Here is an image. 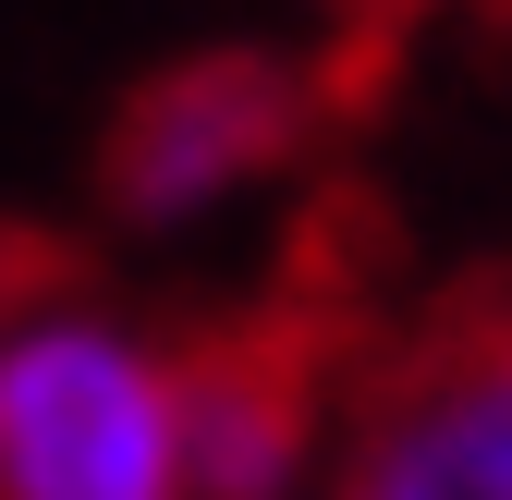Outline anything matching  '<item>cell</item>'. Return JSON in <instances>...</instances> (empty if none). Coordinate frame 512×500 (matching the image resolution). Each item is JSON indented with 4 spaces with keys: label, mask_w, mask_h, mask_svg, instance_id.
I'll return each instance as SVG.
<instances>
[{
    "label": "cell",
    "mask_w": 512,
    "mask_h": 500,
    "mask_svg": "<svg viewBox=\"0 0 512 500\" xmlns=\"http://www.w3.org/2000/svg\"><path fill=\"white\" fill-rule=\"evenodd\" d=\"M0 500H183L171 354L37 305L0 330Z\"/></svg>",
    "instance_id": "2"
},
{
    "label": "cell",
    "mask_w": 512,
    "mask_h": 500,
    "mask_svg": "<svg viewBox=\"0 0 512 500\" xmlns=\"http://www.w3.org/2000/svg\"><path fill=\"white\" fill-rule=\"evenodd\" d=\"M366 208H317L256 305L196 318L171 354V415H183V500H281L330 427V379L366 354Z\"/></svg>",
    "instance_id": "1"
},
{
    "label": "cell",
    "mask_w": 512,
    "mask_h": 500,
    "mask_svg": "<svg viewBox=\"0 0 512 500\" xmlns=\"http://www.w3.org/2000/svg\"><path fill=\"white\" fill-rule=\"evenodd\" d=\"M61 281H74V257H61L49 232H13V220H0V330L37 318V293H61Z\"/></svg>",
    "instance_id": "5"
},
{
    "label": "cell",
    "mask_w": 512,
    "mask_h": 500,
    "mask_svg": "<svg viewBox=\"0 0 512 500\" xmlns=\"http://www.w3.org/2000/svg\"><path fill=\"white\" fill-rule=\"evenodd\" d=\"M354 98V61H281V49H196V61H159V74L110 110L98 135V196L122 220H183L232 196V183L281 171L305 135H330Z\"/></svg>",
    "instance_id": "4"
},
{
    "label": "cell",
    "mask_w": 512,
    "mask_h": 500,
    "mask_svg": "<svg viewBox=\"0 0 512 500\" xmlns=\"http://www.w3.org/2000/svg\"><path fill=\"white\" fill-rule=\"evenodd\" d=\"M342 500H512V257L464 269L378 342L342 440Z\"/></svg>",
    "instance_id": "3"
},
{
    "label": "cell",
    "mask_w": 512,
    "mask_h": 500,
    "mask_svg": "<svg viewBox=\"0 0 512 500\" xmlns=\"http://www.w3.org/2000/svg\"><path fill=\"white\" fill-rule=\"evenodd\" d=\"M354 13H366V25H403V13H427V0H354Z\"/></svg>",
    "instance_id": "6"
}]
</instances>
